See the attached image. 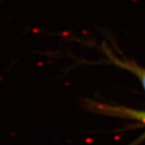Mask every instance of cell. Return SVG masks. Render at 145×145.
Here are the masks:
<instances>
[{"label":"cell","instance_id":"6da1fadb","mask_svg":"<svg viewBox=\"0 0 145 145\" xmlns=\"http://www.w3.org/2000/svg\"><path fill=\"white\" fill-rule=\"evenodd\" d=\"M92 107L96 110L97 112L114 117H119L123 119H133L139 121L145 125V111L137 110L134 109L127 108L124 106H110L106 104L93 103Z\"/></svg>","mask_w":145,"mask_h":145},{"label":"cell","instance_id":"7a4b0ae2","mask_svg":"<svg viewBox=\"0 0 145 145\" xmlns=\"http://www.w3.org/2000/svg\"><path fill=\"white\" fill-rule=\"evenodd\" d=\"M115 61V62L118 63V65H120L121 66L123 67H125L126 69L131 70V72H133L135 74H136L138 76V78L140 80V82L143 85V87L144 89L145 90V69H143L141 68L138 67V66H135V65H133L132 64H130V63L127 62H123L121 61H118L116 59H114Z\"/></svg>","mask_w":145,"mask_h":145}]
</instances>
